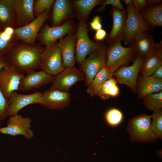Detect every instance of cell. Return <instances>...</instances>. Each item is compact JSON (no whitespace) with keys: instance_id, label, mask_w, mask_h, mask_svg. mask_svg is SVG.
<instances>
[{"instance_id":"6da1fadb","label":"cell","mask_w":162,"mask_h":162,"mask_svg":"<svg viewBox=\"0 0 162 162\" xmlns=\"http://www.w3.org/2000/svg\"><path fill=\"white\" fill-rule=\"evenodd\" d=\"M44 49L40 44L19 42L5 57L10 65L27 74L41 68L40 56Z\"/></svg>"},{"instance_id":"7a4b0ae2","label":"cell","mask_w":162,"mask_h":162,"mask_svg":"<svg viewBox=\"0 0 162 162\" xmlns=\"http://www.w3.org/2000/svg\"><path fill=\"white\" fill-rule=\"evenodd\" d=\"M151 118L152 115L143 113L129 120L126 129L131 142H151L156 141L158 137L152 129Z\"/></svg>"},{"instance_id":"3957f363","label":"cell","mask_w":162,"mask_h":162,"mask_svg":"<svg viewBox=\"0 0 162 162\" xmlns=\"http://www.w3.org/2000/svg\"><path fill=\"white\" fill-rule=\"evenodd\" d=\"M106 67L114 73L121 67L128 64L136 57L133 42L128 47H124L118 41L107 46Z\"/></svg>"},{"instance_id":"277c9868","label":"cell","mask_w":162,"mask_h":162,"mask_svg":"<svg viewBox=\"0 0 162 162\" xmlns=\"http://www.w3.org/2000/svg\"><path fill=\"white\" fill-rule=\"evenodd\" d=\"M127 18L124 31V44L129 46L137 36L151 30V27L141 16L133 4L127 6Z\"/></svg>"},{"instance_id":"5b68a950","label":"cell","mask_w":162,"mask_h":162,"mask_svg":"<svg viewBox=\"0 0 162 162\" xmlns=\"http://www.w3.org/2000/svg\"><path fill=\"white\" fill-rule=\"evenodd\" d=\"M86 22L79 21L78 23L76 34L75 60L80 67L86 58L97 50L101 43L94 42L89 38Z\"/></svg>"},{"instance_id":"8992f818","label":"cell","mask_w":162,"mask_h":162,"mask_svg":"<svg viewBox=\"0 0 162 162\" xmlns=\"http://www.w3.org/2000/svg\"><path fill=\"white\" fill-rule=\"evenodd\" d=\"M107 46L101 44L96 50L89 55L83 61L80 70L84 74L86 84L88 86L101 69L105 65Z\"/></svg>"},{"instance_id":"52a82bcc","label":"cell","mask_w":162,"mask_h":162,"mask_svg":"<svg viewBox=\"0 0 162 162\" xmlns=\"http://www.w3.org/2000/svg\"><path fill=\"white\" fill-rule=\"evenodd\" d=\"M55 43L46 46L40 56L41 68L47 74L54 76L64 69L61 51Z\"/></svg>"},{"instance_id":"ba28073f","label":"cell","mask_w":162,"mask_h":162,"mask_svg":"<svg viewBox=\"0 0 162 162\" xmlns=\"http://www.w3.org/2000/svg\"><path fill=\"white\" fill-rule=\"evenodd\" d=\"M32 120L28 117H23L18 114L10 116L7 122V126L0 127V133L14 137L22 135L28 140L34 136L33 131L31 129Z\"/></svg>"},{"instance_id":"9c48e42d","label":"cell","mask_w":162,"mask_h":162,"mask_svg":"<svg viewBox=\"0 0 162 162\" xmlns=\"http://www.w3.org/2000/svg\"><path fill=\"white\" fill-rule=\"evenodd\" d=\"M85 80L83 73L74 66L64 68L54 76L50 89L68 92L73 86L78 82Z\"/></svg>"},{"instance_id":"30bf717a","label":"cell","mask_w":162,"mask_h":162,"mask_svg":"<svg viewBox=\"0 0 162 162\" xmlns=\"http://www.w3.org/2000/svg\"><path fill=\"white\" fill-rule=\"evenodd\" d=\"M144 58L137 56L131 65L121 67L114 72L113 76L117 83L125 84L136 92L139 74Z\"/></svg>"},{"instance_id":"8fae6325","label":"cell","mask_w":162,"mask_h":162,"mask_svg":"<svg viewBox=\"0 0 162 162\" xmlns=\"http://www.w3.org/2000/svg\"><path fill=\"white\" fill-rule=\"evenodd\" d=\"M50 10L44 11L27 25L14 28L15 35L23 42L30 44H34L40 30L49 17Z\"/></svg>"},{"instance_id":"7c38bea8","label":"cell","mask_w":162,"mask_h":162,"mask_svg":"<svg viewBox=\"0 0 162 162\" xmlns=\"http://www.w3.org/2000/svg\"><path fill=\"white\" fill-rule=\"evenodd\" d=\"M24 76L11 65L0 70V89L7 98H9L13 92L19 90L20 82Z\"/></svg>"},{"instance_id":"4fadbf2b","label":"cell","mask_w":162,"mask_h":162,"mask_svg":"<svg viewBox=\"0 0 162 162\" xmlns=\"http://www.w3.org/2000/svg\"><path fill=\"white\" fill-rule=\"evenodd\" d=\"M74 26L69 21L56 27L46 25L38 33L36 39L40 44L46 46L54 44L58 39L63 38L64 36L72 32Z\"/></svg>"},{"instance_id":"5bb4252c","label":"cell","mask_w":162,"mask_h":162,"mask_svg":"<svg viewBox=\"0 0 162 162\" xmlns=\"http://www.w3.org/2000/svg\"><path fill=\"white\" fill-rule=\"evenodd\" d=\"M42 92H38L34 93L23 94L14 91L8 98V104L6 116H11L18 114L22 109L28 105L39 104Z\"/></svg>"},{"instance_id":"9a60e30c","label":"cell","mask_w":162,"mask_h":162,"mask_svg":"<svg viewBox=\"0 0 162 162\" xmlns=\"http://www.w3.org/2000/svg\"><path fill=\"white\" fill-rule=\"evenodd\" d=\"M71 99L69 92L50 89L42 93L39 104L49 109L59 110L67 106Z\"/></svg>"},{"instance_id":"2e32d148","label":"cell","mask_w":162,"mask_h":162,"mask_svg":"<svg viewBox=\"0 0 162 162\" xmlns=\"http://www.w3.org/2000/svg\"><path fill=\"white\" fill-rule=\"evenodd\" d=\"M110 14L112 19V27L106 40L109 45L118 41H123L124 31L127 16L126 9L121 10L113 6L111 9Z\"/></svg>"},{"instance_id":"e0dca14e","label":"cell","mask_w":162,"mask_h":162,"mask_svg":"<svg viewBox=\"0 0 162 162\" xmlns=\"http://www.w3.org/2000/svg\"><path fill=\"white\" fill-rule=\"evenodd\" d=\"M53 76L42 70H33L27 73L21 80L19 90L25 91L39 88L42 86L52 83Z\"/></svg>"},{"instance_id":"ac0fdd59","label":"cell","mask_w":162,"mask_h":162,"mask_svg":"<svg viewBox=\"0 0 162 162\" xmlns=\"http://www.w3.org/2000/svg\"><path fill=\"white\" fill-rule=\"evenodd\" d=\"M34 0H14L15 13V28L24 26L34 20L33 4Z\"/></svg>"},{"instance_id":"d6986e66","label":"cell","mask_w":162,"mask_h":162,"mask_svg":"<svg viewBox=\"0 0 162 162\" xmlns=\"http://www.w3.org/2000/svg\"><path fill=\"white\" fill-rule=\"evenodd\" d=\"M76 43V33L72 32L55 43L61 51L64 68L74 66L76 62L75 53Z\"/></svg>"},{"instance_id":"ffe728a7","label":"cell","mask_w":162,"mask_h":162,"mask_svg":"<svg viewBox=\"0 0 162 162\" xmlns=\"http://www.w3.org/2000/svg\"><path fill=\"white\" fill-rule=\"evenodd\" d=\"M162 90V79L155 78L151 76L141 75L139 76L136 85L137 98H142L146 95Z\"/></svg>"},{"instance_id":"44dd1931","label":"cell","mask_w":162,"mask_h":162,"mask_svg":"<svg viewBox=\"0 0 162 162\" xmlns=\"http://www.w3.org/2000/svg\"><path fill=\"white\" fill-rule=\"evenodd\" d=\"M53 4L52 24V27H56L61 25L64 21L72 17L73 8L69 0H56Z\"/></svg>"},{"instance_id":"7402d4cb","label":"cell","mask_w":162,"mask_h":162,"mask_svg":"<svg viewBox=\"0 0 162 162\" xmlns=\"http://www.w3.org/2000/svg\"><path fill=\"white\" fill-rule=\"evenodd\" d=\"M133 43L136 56L145 58L154 52L155 43L153 36L148 32L136 37Z\"/></svg>"},{"instance_id":"603a6c76","label":"cell","mask_w":162,"mask_h":162,"mask_svg":"<svg viewBox=\"0 0 162 162\" xmlns=\"http://www.w3.org/2000/svg\"><path fill=\"white\" fill-rule=\"evenodd\" d=\"M14 0H0V30L10 27L15 28Z\"/></svg>"},{"instance_id":"cb8c5ba5","label":"cell","mask_w":162,"mask_h":162,"mask_svg":"<svg viewBox=\"0 0 162 162\" xmlns=\"http://www.w3.org/2000/svg\"><path fill=\"white\" fill-rule=\"evenodd\" d=\"M19 40L14 34V28L8 27L0 30V57L5 56Z\"/></svg>"},{"instance_id":"d4e9b609","label":"cell","mask_w":162,"mask_h":162,"mask_svg":"<svg viewBox=\"0 0 162 162\" xmlns=\"http://www.w3.org/2000/svg\"><path fill=\"white\" fill-rule=\"evenodd\" d=\"M105 0H76L72 1L79 21L86 22L92 10L96 6L102 5Z\"/></svg>"},{"instance_id":"484cf974","label":"cell","mask_w":162,"mask_h":162,"mask_svg":"<svg viewBox=\"0 0 162 162\" xmlns=\"http://www.w3.org/2000/svg\"><path fill=\"white\" fill-rule=\"evenodd\" d=\"M140 13L151 28L162 26V4L147 6Z\"/></svg>"},{"instance_id":"4316f807","label":"cell","mask_w":162,"mask_h":162,"mask_svg":"<svg viewBox=\"0 0 162 162\" xmlns=\"http://www.w3.org/2000/svg\"><path fill=\"white\" fill-rule=\"evenodd\" d=\"M113 76V73L111 72L105 65L97 74L88 86L86 92L92 97L96 96L98 91L103 84Z\"/></svg>"},{"instance_id":"83f0119b","label":"cell","mask_w":162,"mask_h":162,"mask_svg":"<svg viewBox=\"0 0 162 162\" xmlns=\"http://www.w3.org/2000/svg\"><path fill=\"white\" fill-rule=\"evenodd\" d=\"M162 64V58L154 51L144 58L139 73L143 76H151L156 69Z\"/></svg>"},{"instance_id":"f1b7e54d","label":"cell","mask_w":162,"mask_h":162,"mask_svg":"<svg viewBox=\"0 0 162 162\" xmlns=\"http://www.w3.org/2000/svg\"><path fill=\"white\" fill-rule=\"evenodd\" d=\"M117 82L113 77L107 80L98 91L96 96L102 99H108L110 96L116 97L119 93V89L116 85Z\"/></svg>"},{"instance_id":"f546056e","label":"cell","mask_w":162,"mask_h":162,"mask_svg":"<svg viewBox=\"0 0 162 162\" xmlns=\"http://www.w3.org/2000/svg\"><path fill=\"white\" fill-rule=\"evenodd\" d=\"M142 99L144 106L148 110L162 108V91L146 95Z\"/></svg>"},{"instance_id":"4dcf8cb0","label":"cell","mask_w":162,"mask_h":162,"mask_svg":"<svg viewBox=\"0 0 162 162\" xmlns=\"http://www.w3.org/2000/svg\"><path fill=\"white\" fill-rule=\"evenodd\" d=\"M152 115L151 126L152 130L157 137L162 138V109L153 111Z\"/></svg>"},{"instance_id":"1f68e13d","label":"cell","mask_w":162,"mask_h":162,"mask_svg":"<svg viewBox=\"0 0 162 162\" xmlns=\"http://www.w3.org/2000/svg\"><path fill=\"white\" fill-rule=\"evenodd\" d=\"M105 117L106 120L109 124L115 126L119 124L122 122L123 115L119 110L116 108H112L106 112Z\"/></svg>"},{"instance_id":"d6a6232c","label":"cell","mask_w":162,"mask_h":162,"mask_svg":"<svg viewBox=\"0 0 162 162\" xmlns=\"http://www.w3.org/2000/svg\"><path fill=\"white\" fill-rule=\"evenodd\" d=\"M54 1V0H34L33 4V10L35 18L45 10L50 9Z\"/></svg>"},{"instance_id":"836d02e7","label":"cell","mask_w":162,"mask_h":162,"mask_svg":"<svg viewBox=\"0 0 162 162\" xmlns=\"http://www.w3.org/2000/svg\"><path fill=\"white\" fill-rule=\"evenodd\" d=\"M8 104V99L0 89V121L4 120L7 117L6 113Z\"/></svg>"},{"instance_id":"e575fe53","label":"cell","mask_w":162,"mask_h":162,"mask_svg":"<svg viewBox=\"0 0 162 162\" xmlns=\"http://www.w3.org/2000/svg\"><path fill=\"white\" fill-rule=\"evenodd\" d=\"M107 5H111L112 6L121 10L124 9V6L120 0H107L105 1L101 6L97 9L96 11L99 12L103 11Z\"/></svg>"},{"instance_id":"d590c367","label":"cell","mask_w":162,"mask_h":162,"mask_svg":"<svg viewBox=\"0 0 162 162\" xmlns=\"http://www.w3.org/2000/svg\"><path fill=\"white\" fill-rule=\"evenodd\" d=\"M133 4L140 13L144 10L147 6V0H133Z\"/></svg>"},{"instance_id":"8d00e7d4","label":"cell","mask_w":162,"mask_h":162,"mask_svg":"<svg viewBox=\"0 0 162 162\" xmlns=\"http://www.w3.org/2000/svg\"><path fill=\"white\" fill-rule=\"evenodd\" d=\"M90 26L91 29L96 31L102 28V25L100 17L99 16H94L90 23Z\"/></svg>"},{"instance_id":"74e56055","label":"cell","mask_w":162,"mask_h":162,"mask_svg":"<svg viewBox=\"0 0 162 162\" xmlns=\"http://www.w3.org/2000/svg\"><path fill=\"white\" fill-rule=\"evenodd\" d=\"M106 36V31L102 28L96 31L94 38L97 41L103 40Z\"/></svg>"},{"instance_id":"f35d334b","label":"cell","mask_w":162,"mask_h":162,"mask_svg":"<svg viewBox=\"0 0 162 162\" xmlns=\"http://www.w3.org/2000/svg\"><path fill=\"white\" fill-rule=\"evenodd\" d=\"M150 76L155 78L162 79V64Z\"/></svg>"},{"instance_id":"ab89813d","label":"cell","mask_w":162,"mask_h":162,"mask_svg":"<svg viewBox=\"0 0 162 162\" xmlns=\"http://www.w3.org/2000/svg\"><path fill=\"white\" fill-rule=\"evenodd\" d=\"M157 55L162 58V40L159 43L155 44L154 51Z\"/></svg>"},{"instance_id":"60d3db41","label":"cell","mask_w":162,"mask_h":162,"mask_svg":"<svg viewBox=\"0 0 162 162\" xmlns=\"http://www.w3.org/2000/svg\"><path fill=\"white\" fill-rule=\"evenodd\" d=\"M10 66L5 56L0 57V70L4 67Z\"/></svg>"},{"instance_id":"b9f144b4","label":"cell","mask_w":162,"mask_h":162,"mask_svg":"<svg viewBox=\"0 0 162 162\" xmlns=\"http://www.w3.org/2000/svg\"><path fill=\"white\" fill-rule=\"evenodd\" d=\"M161 0H147V6L155 5L162 4Z\"/></svg>"},{"instance_id":"7bdbcfd3","label":"cell","mask_w":162,"mask_h":162,"mask_svg":"<svg viewBox=\"0 0 162 162\" xmlns=\"http://www.w3.org/2000/svg\"><path fill=\"white\" fill-rule=\"evenodd\" d=\"M122 1L127 6L133 4V0H123Z\"/></svg>"},{"instance_id":"ee69618b","label":"cell","mask_w":162,"mask_h":162,"mask_svg":"<svg viewBox=\"0 0 162 162\" xmlns=\"http://www.w3.org/2000/svg\"><path fill=\"white\" fill-rule=\"evenodd\" d=\"M1 123L0 122V126H1Z\"/></svg>"}]
</instances>
